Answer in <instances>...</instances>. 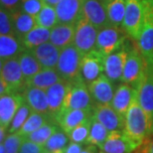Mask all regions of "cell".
<instances>
[{
  "label": "cell",
  "instance_id": "obj_34",
  "mask_svg": "<svg viewBox=\"0 0 153 153\" xmlns=\"http://www.w3.org/2000/svg\"><path fill=\"white\" fill-rule=\"evenodd\" d=\"M69 139L68 134L59 128L45 144L44 150L51 153H65Z\"/></svg>",
  "mask_w": 153,
  "mask_h": 153
},
{
  "label": "cell",
  "instance_id": "obj_51",
  "mask_svg": "<svg viewBox=\"0 0 153 153\" xmlns=\"http://www.w3.org/2000/svg\"><path fill=\"white\" fill-rule=\"evenodd\" d=\"M100 1H102V2H105V1H106V0H100Z\"/></svg>",
  "mask_w": 153,
  "mask_h": 153
},
{
  "label": "cell",
  "instance_id": "obj_41",
  "mask_svg": "<svg viewBox=\"0 0 153 153\" xmlns=\"http://www.w3.org/2000/svg\"><path fill=\"white\" fill-rule=\"evenodd\" d=\"M20 151L26 153H42L44 151V146L39 145L27 138H24L22 144H21Z\"/></svg>",
  "mask_w": 153,
  "mask_h": 153
},
{
  "label": "cell",
  "instance_id": "obj_53",
  "mask_svg": "<svg viewBox=\"0 0 153 153\" xmlns=\"http://www.w3.org/2000/svg\"><path fill=\"white\" fill-rule=\"evenodd\" d=\"M100 153H105V152H103V151H100Z\"/></svg>",
  "mask_w": 153,
  "mask_h": 153
},
{
  "label": "cell",
  "instance_id": "obj_17",
  "mask_svg": "<svg viewBox=\"0 0 153 153\" xmlns=\"http://www.w3.org/2000/svg\"><path fill=\"white\" fill-rule=\"evenodd\" d=\"M82 15L94 24L97 30L111 25L105 10V2L100 0H84Z\"/></svg>",
  "mask_w": 153,
  "mask_h": 153
},
{
  "label": "cell",
  "instance_id": "obj_28",
  "mask_svg": "<svg viewBox=\"0 0 153 153\" xmlns=\"http://www.w3.org/2000/svg\"><path fill=\"white\" fill-rule=\"evenodd\" d=\"M51 29L36 25L28 34L21 40L26 50H33L38 46L50 41Z\"/></svg>",
  "mask_w": 153,
  "mask_h": 153
},
{
  "label": "cell",
  "instance_id": "obj_1",
  "mask_svg": "<svg viewBox=\"0 0 153 153\" xmlns=\"http://www.w3.org/2000/svg\"><path fill=\"white\" fill-rule=\"evenodd\" d=\"M124 132L141 145L149 135V121L145 111L140 105L137 91L124 116Z\"/></svg>",
  "mask_w": 153,
  "mask_h": 153
},
{
  "label": "cell",
  "instance_id": "obj_22",
  "mask_svg": "<svg viewBox=\"0 0 153 153\" xmlns=\"http://www.w3.org/2000/svg\"><path fill=\"white\" fill-rule=\"evenodd\" d=\"M30 51L37 58L42 68L56 69L61 54V49L55 46L53 43L49 41Z\"/></svg>",
  "mask_w": 153,
  "mask_h": 153
},
{
  "label": "cell",
  "instance_id": "obj_27",
  "mask_svg": "<svg viewBox=\"0 0 153 153\" xmlns=\"http://www.w3.org/2000/svg\"><path fill=\"white\" fill-rule=\"evenodd\" d=\"M12 20H13L15 35L20 40H22L24 36L28 34L37 25L35 16L27 14L20 9L12 12Z\"/></svg>",
  "mask_w": 153,
  "mask_h": 153
},
{
  "label": "cell",
  "instance_id": "obj_4",
  "mask_svg": "<svg viewBox=\"0 0 153 153\" xmlns=\"http://www.w3.org/2000/svg\"><path fill=\"white\" fill-rule=\"evenodd\" d=\"M82 58V55L74 44L67 46L61 50L56 70L63 79L73 82L81 78L79 70Z\"/></svg>",
  "mask_w": 153,
  "mask_h": 153
},
{
  "label": "cell",
  "instance_id": "obj_6",
  "mask_svg": "<svg viewBox=\"0 0 153 153\" xmlns=\"http://www.w3.org/2000/svg\"><path fill=\"white\" fill-rule=\"evenodd\" d=\"M99 30L84 15L75 24V37L73 44L82 56L96 49Z\"/></svg>",
  "mask_w": 153,
  "mask_h": 153
},
{
  "label": "cell",
  "instance_id": "obj_49",
  "mask_svg": "<svg viewBox=\"0 0 153 153\" xmlns=\"http://www.w3.org/2000/svg\"><path fill=\"white\" fill-rule=\"evenodd\" d=\"M0 153H6V149H5L4 143H1V145H0Z\"/></svg>",
  "mask_w": 153,
  "mask_h": 153
},
{
  "label": "cell",
  "instance_id": "obj_11",
  "mask_svg": "<svg viewBox=\"0 0 153 153\" xmlns=\"http://www.w3.org/2000/svg\"><path fill=\"white\" fill-rule=\"evenodd\" d=\"M0 79H4L9 85L11 93H20L25 88L22 70L18 58L1 61L0 66Z\"/></svg>",
  "mask_w": 153,
  "mask_h": 153
},
{
  "label": "cell",
  "instance_id": "obj_24",
  "mask_svg": "<svg viewBox=\"0 0 153 153\" xmlns=\"http://www.w3.org/2000/svg\"><path fill=\"white\" fill-rule=\"evenodd\" d=\"M22 41L16 35H0V60L18 58L25 51Z\"/></svg>",
  "mask_w": 153,
  "mask_h": 153
},
{
  "label": "cell",
  "instance_id": "obj_18",
  "mask_svg": "<svg viewBox=\"0 0 153 153\" xmlns=\"http://www.w3.org/2000/svg\"><path fill=\"white\" fill-rule=\"evenodd\" d=\"M69 81L61 79L57 84L53 85L46 91L49 102V114L51 118L55 121L60 112L62 111L65 97L69 88Z\"/></svg>",
  "mask_w": 153,
  "mask_h": 153
},
{
  "label": "cell",
  "instance_id": "obj_21",
  "mask_svg": "<svg viewBox=\"0 0 153 153\" xmlns=\"http://www.w3.org/2000/svg\"><path fill=\"white\" fill-rule=\"evenodd\" d=\"M22 91L25 102L31 108L32 111L50 116L48 97L46 91L34 87H25Z\"/></svg>",
  "mask_w": 153,
  "mask_h": 153
},
{
  "label": "cell",
  "instance_id": "obj_31",
  "mask_svg": "<svg viewBox=\"0 0 153 153\" xmlns=\"http://www.w3.org/2000/svg\"><path fill=\"white\" fill-rule=\"evenodd\" d=\"M59 128L60 126L54 120H49L48 122H46L44 125H42L41 127L38 128L36 131L32 132L31 134H29L28 136L24 137V138L31 140V141L37 143L39 145L45 146L47 141L50 139V137L53 135Z\"/></svg>",
  "mask_w": 153,
  "mask_h": 153
},
{
  "label": "cell",
  "instance_id": "obj_23",
  "mask_svg": "<svg viewBox=\"0 0 153 153\" xmlns=\"http://www.w3.org/2000/svg\"><path fill=\"white\" fill-rule=\"evenodd\" d=\"M135 91L136 88H134L132 85L125 84V82L119 85L114 91V96L111 105L123 117L132 102Z\"/></svg>",
  "mask_w": 153,
  "mask_h": 153
},
{
  "label": "cell",
  "instance_id": "obj_7",
  "mask_svg": "<svg viewBox=\"0 0 153 153\" xmlns=\"http://www.w3.org/2000/svg\"><path fill=\"white\" fill-rule=\"evenodd\" d=\"M143 20L137 47L143 57L153 59V0H142Z\"/></svg>",
  "mask_w": 153,
  "mask_h": 153
},
{
  "label": "cell",
  "instance_id": "obj_14",
  "mask_svg": "<svg viewBox=\"0 0 153 153\" xmlns=\"http://www.w3.org/2000/svg\"><path fill=\"white\" fill-rule=\"evenodd\" d=\"M24 102L25 99L20 93H12L0 97V126L9 129L15 114Z\"/></svg>",
  "mask_w": 153,
  "mask_h": 153
},
{
  "label": "cell",
  "instance_id": "obj_47",
  "mask_svg": "<svg viewBox=\"0 0 153 153\" xmlns=\"http://www.w3.org/2000/svg\"><path fill=\"white\" fill-rule=\"evenodd\" d=\"M6 130L4 127H1L0 126V141H1V143L4 142V140L6 139V137H7V135H6Z\"/></svg>",
  "mask_w": 153,
  "mask_h": 153
},
{
  "label": "cell",
  "instance_id": "obj_10",
  "mask_svg": "<svg viewBox=\"0 0 153 153\" xmlns=\"http://www.w3.org/2000/svg\"><path fill=\"white\" fill-rule=\"evenodd\" d=\"M143 20L142 0H126V10L122 28L129 37L137 40Z\"/></svg>",
  "mask_w": 153,
  "mask_h": 153
},
{
  "label": "cell",
  "instance_id": "obj_9",
  "mask_svg": "<svg viewBox=\"0 0 153 153\" xmlns=\"http://www.w3.org/2000/svg\"><path fill=\"white\" fill-rule=\"evenodd\" d=\"M143 68H144V58L138 47L129 48L122 76V82L128 84L136 88L141 79Z\"/></svg>",
  "mask_w": 153,
  "mask_h": 153
},
{
  "label": "cell",
  "instance_id": "obj_29",
  "mask_svg": "<svg viewBox=\"0 0 153 153\" xmlns=\"http://www.w3.org/2000/svg\"><path fill=\"white\" fill-rule=\"evenodd\" d=\"M105 6L111 25L122 28L126 10V0H106Z\"/></svg>",
  "mask_w": 153,
  "mask_h": 153
},
{
  "label": "cell",
  "instance_id": "obj_30",
  "mask_svg": "<svg viewBox=\"0 0 153 153\" xmlns=\"http://www.w3.org/2000/svg\"><path fill=\"white\" fill-rule=\"evenodd\" d=\"M18 60H19L21 70H22L24 79H25V84L27 81H29L32 76H34L43 69L37 58L33 55L30 50H25L22 52L18 57Z\"/></svg>",
  "mask_w": 153,
  "mask_h": 153
},
{
  "label": "cell",
  "instance_id": "obj_13",
  "mask_svg": "<svg viewBox=\"0 0 153 153\" xmlns=\"http://www.w3.org/2000/svg\"><path fill=\"white\" fill-rule=\"evenodd\" d=\"M127 54L128 48L124 45L105 58V73L103 74L112 82H122Z\"/></svg>",
  "mask_w": 153,
  "mask_h": 153
},
{
  "label": "cell",
  "instance_id": "obj_36",
  "mask_svg": "<svg viewBox=\"0 0 153 153\" xmlns=\"http://www.w3.org/2000/svg\"><path fill=\"white\" fill-rule=\"evenodd\" d=\"M91 120H93V115L82 122V123L78 125L68 134L71 142H76L79 143V144H87L88 134H90Z\"/></svg>",
  "mask_w": 153,
  "mask_h": 153
},
{
  "label": "cell",
  "instance_id": "obj_8",
  "mask_svg": "<svg viewBox=\"0 0 153 153\" xmlns=\"http://www.w3.org/2000/svg\"><path fill=\"white\" fill-rule=\"evenodd\" d=\"M105 58L96 49L82 56L79 75L87 85L96 81L105 73Z\"/></svg>",
  "mask_w": 153,
  "mask_h": 153
},
{
  "label": "cell",
  "instance_id": "obj_50",
  "mask_svg": "<svg viewBox=\"0 0 153 153\" xmlns=\"http://www.w3.org/2000/svg\"><path fill=\"white\" fill-rule=\"evenodd\" d=\"M42 153H51V152H48V151H46V150H44Z\"/></svg>",
  "mask_w": 153,
  "mask_h": 153
},
{
  "label": "cell",
  "instance_id": "obj_35",
  "mask_svg": "<svg viewBox=\"0 0 153 153\" xmlns=\"http://www.w3.org/2000/svg\"><path fill=\"white\" fill-rule=\"evenodd\" d=\"M36 23L37 25L48 29H52L56 26L58 24V16L55 7L44 4L41 11L36 16Z\"/></svg>",
  "mask_w": 153,
  "mask_h": 153
},
{
  "label": "cell",
  "instance_id": "obj_32",
  "mask_svg": "<svg viewBox=\"0 0 153 153\" xmlns=\"http://www.w3.org/2000/svg\"><path fill=\"white\" fill-rule=\"evenodd\" d=\"M49 120H53L49 115L32 111L28 119H27L25 121V123L23 124V126L21 127L16 133L19 134V135L22 137H26V136H28L29 134H31L32 132L36 131L38 128L41 127L42 125H44L46 122H48Z\"/></svg>",
  "mask_w": 153,
  "mask_h": 153
},
{
  "label": "cell",
  "instance_id": "obj_46",
  "mask_svg": "<svg viewBox=\"0 0 153 153\" xmlns=\"http://www.w3.org/2000/svg\"><path fill=\"white\" fill-rule=\"evenodd\" d=\"M81 153H100L97 151V146L93 145V144H88L82 149Z\"/></svg>",
  "mask_w": 153,
  "mask_h": 153
},
{
  "label": "cell",
  "instance_id": "obj_40",
  "mask_svg": "<svg viewBox=\"0 0 153 153\" xmlns=\"http://www.w3.org/2000/svg\"><path fill=\"white\" fill-rule=\"evenodd\" d=\"M23 139L24 137L20 136L17 133L8 134L4 142H3L5 145L6 153H19Z\"/></svg>",
  "mask_w": 153,
  "mask_h": 153
},
{
  "label": "cell",
  "instance_id": "obj_48",
  "mask_svg": "<svg viewBox=\"0 0 153 153\" xmlns=\"http://www.w3.org/2000/svg\"><path fill=\"white\" fill-rule=\"evenodd\" d=\"M45 2V4H48L50 6H53V7H56L57 4L59 3L61 0H43Z\"/></svg>",
  "mask_w": 153,
  "mask_h": 153
},
{
  "label": "cell",
  "instance_id": "obj_5",
  "mask_svg": "<svg viewBox=\"0 0 153 153\" xmlns=\"http://www.w3.org/2000/svg\"><path fill=\"white\" fill-rule=\"evenodd\" d=\"M128 37L123 28L114 25H108L99 30L97 39L96 50L102 56H108L125 45Z\"/></svg>",
  "mask_w": 153,
  "mask_h": 153
},
{
  "label": "cell",
  "instance_id": "obj_52",
  "mask_svg": "<svg viewBox=\"0 0 153 153\" xmlns=\"http://www.w3.org/2000/svg\"><path fill=\"white\" fill-rule=\"evenodd\" d=\"M19 153H26V152H23V151H19Z\"/></svg>",
  "mask_w": 153,
  "mask_h": 153
},
{
  "label": "cell",
  "instance_id": "obj_38",
  "mask_svg": "<svg viewBox=\"0 0 153 153\" xmlns=\"http://www.w3.org/2000/svg\"><path fill=\"white\" fill-rule=\"evenodd\" d=\"M0 35H15L12 12L3 7L0 9Z\"/></svg>",
  "mask_w": 153,
  "mask_h": 153
},
{
  "label": "cell",
  "instance_id": "obj_39",
  "mask_svg": "<svg viewBox=\"0 0 153 153\" xmlns=\"http://www.w3.org/2000/svg\"><path fill=\"white\" fill-rule=\"evenodd\" d=\"M44 4L45 2L43 0H22L20 5V10L36 17L39 12L41 11Z\"/></svg>",
  "mask_w": 153,
  "mask_h": 153
},
{
  "label": "cell",
  "instance_id": "obj_26",
  "mask_svg": "<svg viewBox=\"0 0 153 153\" xmlns=\"http://www.w3.org/2000/svg\"><path fill=\"white\" fill-rule=\"evenodd\" d=\"M61 79H63L62 76L59 75L56 69L43 68L39 73L26 82L25 87H34L47 91L49 88L57 84Z\"/></svg>",
  "mask_w": 153,
  "mask_h": 153
},
{
  "label": "cell",
  "instance_id": "obj_15",
  "mask_svg": "<svg viewBox=\"0 0 153 153\" xmlns=\"http://www.w3.org/2000/svg\"><path fill=\"white\" fill-rule=\"evenodd\" d=\"M93 116L102 123L109 131L123 130L125 120L122 115L118 114L111 105H99L94 103Z\"/></svg>",
  "mask_w": 153,
  "mask_h": 153
},
{
  "label": "cell",
  "instance_id": "obj_43",
  "mask_svg": "<svg viewBox=\"0 0 153 153\" xmlns=\"http://www.w3.org/2000/svg\"><path fill=\"white\" fill-rule=\"evenodd\" d=\"M140 147V153H153V137H147Z\"/></svg>",
  "mask_w": 153,
  "mask_h": 153
},
{
  "label": "cell",
  "instance_id": "obj_33",
  "mask_svg": "<svg viewBox=\"0 0 153 153\" xmlns=\"http://www.w3.org/2000/svg\"><path fill=\"white\" fill-rule=\"evenodd\" d=\"M108 134H109V130H108V128L93 116L87 145L93 144L100 148L103 143L105 142V140L108 139Z\"/></svg>",
  "mask_w": 153,
  "mask_h": 153
},
{
  "label": "cell",
  "instance_id": "obj_16",
  "mask_svg": "<svg viewBox=\"0 0 153 153\" xmlns=\"http://www.w3.org/2000/svg\"><path fill=\"white\" fill-rule=\"evenodd\" d=\"M94 102L99 105H111L114 96V82L105 74L88 85Z\"/></svg>",
  "mask_w": 153,
  "mask_h": 153
},
{
  "label": "cell",
  "instance_id": "obj_37",
  "mask_svg": "<svg viewBox=\"0 0 153 153\" xmlns=\"http://www.w3.org/2000/svg\"><path fill=\"white\" fill-rule=\"evenodd\" d=\"M32 112L31 108L28 105V103L26 102H23V105L20 106V108L18 109V111L15 114L13 120L11 122V125L8 129V133H16L21 127L23 126V124L25 123V121L28 119Z\"/></svg>",
  "mask_w": 153,
  "mask_h": 153
},
{
  "label": "cell",
  "instance_id": "obj_2",
  "mask_svg": "<svg viewBox=\"0 0 153 153\" xmlns=\"http://www.w3.org/2000/svg\"><path fill=\"white\" fill-rule=\"evenodd\" d=\"M144 58V68L141 79L136 88L140 105L149 121V135L153 137V59Z\"/></svg>",
  "mask_w": 153,
  "mask_h": 153
},
{
  "label": "cell",
  "instance_id": "obj_44",
  "mask_svg": "<svg viewBox=\"0 0 153 153\" xmlns=\"http://www.w3.org/2000/svg\"><path fill=\"white\" fill-rule=\"evenodd\" d=\"M82 144H79L76 142H71L67 147L65 153H81L82 150Z\"/></svg>",
  "mask_w": 153,
  "mask_h": 153
},
{
  "label": "cell",
  "instance_id": "obj_25",
  "mask_svg": "<svg viewBox=\"0 0 153 153\" xmlns=\"http://www.w3.org/2000/svg\"><path fill=\"white\" fill-rule=\"evenodd\" d=\"M75 37V24L58 23L51 29L50 42L62 50L73 44Z\"/></svg>",
  "mask_w": 153,
  "mask_h": 153
},
{
  "label": "cell",
  "instance_id": "obj_42",
  "mask_svg": "<svg viewBox=\"0 0 153 153\" xmlns=\"http://www.w3.org/2000/svg\"><path fill=\"white\" fill-rule=\"evenodd\" d=\"M21 1H22V0H0V2H1V7L7 9V10L11 12L19 10Z\"/></svg>",
  "mask_w": 153,
  "mask_h": 153
},
{
  "label": "cell",
  "instance_id": "obj_45",
  "mask_svg": "<svg viewBox=\"0 0 153 153\" xmlns=\"http://www.w3.org/2000/svg\"><path fill=\"white\" fill-rule=\"evenodd\" d=\"M12 94L10 88L5 82L4 79H0V96H4V94Z\"/></svg>",
  "mask_w": 153,
  "mask_h": 153
},
{
  "label": "cell",
  "instance_id": "obj_12",
  "mask_svg": "<svg viewBox=\"0 0 153 153\" xmlns=\"http://www.w3.org/2000/svg\"><path fill=\"white\" fill-rule=\"evenodd\" d=\"M139 146L140 144L130 138L124 130H114L109 131L100 150L105 153H132Z\"/></svg>",
  "mask_w": 153,
  "mask_h": 153
},
{
  "label": "cell",
  "instance_id": "obj_19",
  "mask_svg": "<svg viewBox=\"0 0 153 153\" xmlns=\"http://www.w3.org/2000/svg\"><path fill=\"white\" fill-rule=\"evenodd\" d=\"M84 0H61L55 7L58 23L76 24L82 14Z\"/></svg>",
  "mask_w": 153,
  "mask_h": 153
},
{
  "label": "cell",
  "instance_id": "obj_20",
  "mask_svg": "<svg viewBox=\"0 0 153 153\" xmlns=\"http://www.w3.org/2000/svg\"><path fill=\"white\" fill-rule=\"evenodd\" d=\"M93 115V111H82V109H70L62 111L58 115L55 122L59 125L60 128L67 134L76 128L78 125L82 123Z\"/></svg>",
  "mask_w": 153,
  "mask_h": 153
},
{
  "label": "cell",
  "instance_id": "obj_3",
  "mask_svg": "<svg viewBox=\"0 0 153 153\" xmlns=\"http://www.w3.org/2000/svg\"><path fill=\"white\" fill-rule=\"evenodd\" d=\"M93 100L88 85L82 81V78H79L76 81L70 82L62 111L70 109H82V111H93L94 105Z\"/></svg>",
  "mask_w": 153,
  "mask_h": 153
}]
</instances>
